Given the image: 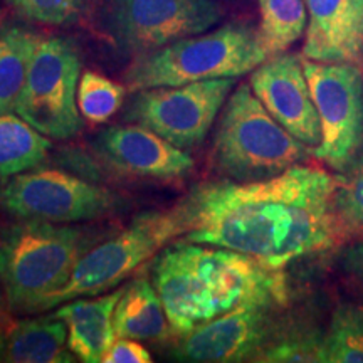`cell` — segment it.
<instances>
[{
	"label": "cell",
	"mask_w": 363,
	"mask_h": 363,
	"mask_svg": "<svg viewBox=\"0 0 363 363\" xmlns=\"http://www.w3.org/2000/svg\"><path fill=\"white\" fill-rule=\"evenodd\" d=\"M335 190L337 177L301 163L264 180L199 185L179 203L184 238L283 269L347 240Z\"/></svg>",
	"instance_id": "cell-1"
},
{
	"label": "cell",
	"mask_w": 363,
	"mask_h": 363,
	"mask_svg": "<svg viewBox=\"0 0 363 363\" xmlns=\"http://www.w3.org/2000/svg\"><path fill=\"white\" fill-rule=\"evenodd\" d=\"M153 286L179 337L235 308L288 303L283 269H271L242 252L189 240L163 247L153 267Z\"/></svg>",
	"instance_id": "cell-2"
},
{
	"label": "cell",
	"mask_w": 363,
	"mask_h": 363,
	"mask_svg": "<svg viewBox=\"0 0 363 363\" xmlns=\"http://www.w3.org/2000/svg\"><path fill=\"white\" fill-rule=\"evenodd\" d=\"M266 59L269 56L261 43L259 30L244 22H230L135 56L125 71V86L130 91H140L239 78L252 72Z\"/></svg>",
	"instance_id": "cell-3"
},
{
	"label": "cell",
	"mask_w": 363,
	"mask_h": 363,
	"mask_svg": "<svg viewBox=\"0 0 363 363\" xmlns=\"http://www.w3.org/2000/svg\"><path fill=\"white\" fill-rule=\"evenodd\" d=\"M88 249V233L78 227L26 220L0 229V283L9 305L39 311L69 281Z\"/></svg>",
	"instance_id": "cell-4"
},
{
	"label": "cell",
	"mask_w": 363,
	"mask_h": 363,
	"mask_svg": "<svg viewBox=\"0 0 363 363\" xmlns=\"http://www.w3.org/2000/svg\"><path fill=\"white\" fill-rule=\"evenodd\" d=\"M308 158L305 143L272 118L251 84L227 98L212 142L217 172L235 182L264 180Z\"/></svg>",
	"instance_id": "cell-5"
},
{
	"label": "cell",
	"mask_w": 363,
	"mask_h": 363,
	"mask_svg": "<svg viewBox=\"0 0 363 363\" xmlns=\"http://www.w3.org/2000/svg\"><path fill=\"white\" fill-rule=\"evenodd\" d=\"M187 225L179 206L170 211H148L136 216L126 229L88 249L67 283L40 303V310L71 299L115 289L121 281L162 251L172 239L184 238Z\"/></svg>",
	"instance_id": "cell-6"
},
{
	"label": "cell",
	"mask_w": 363,
	"mask_h": 363,
	"mask_svg": "<svg viewBox=\"0 0 363 363\" xmlns=\"http://www.w3.org/2000/svg\"><path fill=\"white\" fill-rule=\"evenodd\" d=\"M81 54L74 40L40 38L33 54L16 113L52 140H67L83 128L78 108Z\"/></svg>",
	"instance_id": "cell-7"
},
{
	"label": "cell",
	"mask_w": 363,
	"mask_h": 363,
	"mask_svg": "<svg viewBox=\"0 0 363 363\" xmlns=\"http://www.w3.org/2000/svg\"><path fill=\"white\" fill-rule=\"evenodd\" d=\"M222 17L219 0H101L99 6L104 34L135 56L206 33Z\"/></svg>",
	"instance_id": "cell-8"
},
{
	"label": "cell",
	"mask_w": 363,
	"mask_h": 363,
	"mask_svg": "<svg viewBox=\"0 0 363 363\" xmlns=\"http://www.w3.org/2000/svg\"><path fill=\"white\" fill-rule=\"evenodd\" d=\"M308 84L321 125L315 155L343 172L363 148V71L348 62H318L303 57Z\"/></svg>",
	"instance_id": "cell-9"
},
{
	"label": "cell",
	"mask_w": 363,
	"mask_h": 363,
	"mask_svg": "<svg viewBox=\"0 0 363 363\" xmlns=\"http://www.w3.org/2000/svg\"><path fill=\"white\" fill-rule=\"evenodd\" d=\"M120 197L65 170L33 169L0 189V207L24 220L54 224L94 220L120 208Z\"/></svg>",
	"instance_id": "cell-10"
},
{
	"label": "cell",
	"mask_w": 363,
	"mask_h": 363,
	"mask_svg": "<svg viewBox=\"0 0 363 363\" xmlns=\"http://www.w3.org/2000/svg\"><path fill=\"white\" fill-rule=\"evenodd\" d=\"M235 86V78L136 91L125 120L155 131L182 150L201 145Z\"/></svg>",
	"instance_id": "cell-11"
},
{
	"label": "cell",
	"mask_w": 363,
	"mask_h": 363,
	"mask_svg": "<svg viewBox=\"0 0 363 363\" xmlns=\"http://www.w3.org/2000/svg\"><path fill=\"white\" fill-rule=\"evenodd\" d=\"M274 306H240L182 335L174 355L197 363L256 362L276 335Z\"/></svg>",
	"instance_id": "cell-12"
},
{
	"label": "cell",
	"mask_w": 363,
	"mask_h": 363,
	"mask_svg": "<svg viewBox=\"0 0 363 363\" xmlns=\"http://www.w3.org/2000/svg\"><path fill=\"white\" fill-rule=\"evenodd\" d=\"M251 88L281 126L306 147L321 143V125L303 59L296 54H278L252 71Z\"/></svg>",
	"instance_id": "cell-13"
},
{
	"label": "cell",
	"mask_w": 363,
	"mask_h": 363,
	"mask_svg": "<svg viewBox=\"0 0 363 363\" xmlns=\"http://www.w3.org/2000/svg\"><path fill=\"white\" fill-rule=\"evenodd\" d=\"M93 145L99 158L118 174L174 180L194 170L192 157L185 150L138 123L108 126Z\"/></svg>",
	"instance_id": "cell-14"
},
{
	"label": "cell",
	"mask_w": 363,
	"mask_h": 363,
	"mask_svg": "<svg viewBox=\"0 0 363 363\" xmlns=\"http://www.w3.org/2000/svg\"><path fill=\"white\" fill-rule=\"evenodd\" d=\"M303 57L363 66V0H306Z\"/></svg>",
	"instance_id": "cell-15"
},
{
	"label": "cell",
	"mask_w": 363,
	"mask_h": 363,
	"mask_svg": "<svg viewBox=\"0 0 363 363\" xmlns=\"http://www.w3.org/2000/svg\"><path fill=\"white\" fill-rule=\"evenodd\" d=\"M123 288L96 298H76L59 305L54 316L67 326V347L84 363H101L115 343V308Z\"/></svg>",
	"instance_id": "cell-16"
},
{
	"label": "cell",
	"mask_w": 363,
	"mask_h": 363,
	"mask_svg": "<svg viewBox=\"0 0 363 363\" xmlns=\"http://www.w3.org/2000/svg\"><path fill=\"white\" fill-rule=\"evenodd\" d=\"M2 357L12 363L74 362L67 347V326L54 315L13 323L4 338Z\"/></svg>",
	"instance_id": "cell-17"
},
{
	"label": "cell",
	"mask_w": 363,
	"mask_h": 363,
	"mask_svg": "<svg viewBox=\"0 0 363 363\" xmlns=\"http://www.w3.org/2000/svg\"><path fill=\"white\" fill-rule=\"evenodd\" d=\"M113 323L116 338L162 342L174 333L157 288L147 278H136L125 286Z\"/></svg>",
	"instance_id": "cell-18"
},
{
	"label": "cell",
	"mask_w": 363,
	"mask_h": 363,
	"mask_svg": "<svg viewBox=\"0 0 363 363\" xmlns=\"http://www.w3.org/2000/svg\"><path fill=\"white\" fill-rule=\"evenodd\" d=\"M39 39L26 27H0V115L16 113Z\"/></svg>",
	"instance_id": "cell-19"
},
{
	"label": "cell",
	"mask_w": 363,
	"mask_h": 363,
	"mask_svg": "<svg viewBox=\"0 0 363 363\" xmlns=\"http://www.w3.org/2000/svg\"><path fill=\"white\" fill-rule=\"evenodd\" d=\"M51 150V138L17 113L0 115V179L38 169Z\"/></svg>",
	"instance_id": "cell-20"
},
{
	"label": "cell",
	"mask_w": 363,
	"mask_h": 363,
	"mask_svg": "<svg viewBox=\"0 0 363 363\" xmlns=\"http://www.w3.org/2000/svg\"><path fill=\"white\" fill-rule=\"evenodd\" d=\"M259 6V38L267 56L288 51L301 39L308 26L305 0H257Z\"/></svg>",
	"instance_id": "cell-21"
},
{
	"label": "cell",
	"mask_w": 363,
	"mask_h": 363,
	"mask_svg": "<svg viewBox=\"0 0 363 363\" xmlns=\"http://www.w3.org/2000/svg\"><path fill=\"white\" fill-rule=\"evenodd\" d=\"M326 363H363V305L338 306L325 331Z\"/></svg>",
	"instance_id": "cell-22"
},
{
	"label": "cell",
	"mask_w": 363,
	"mask_h": 363,
	"mask_svg": "<svg viewBox=\"0 0 363 363\" xmlns=\"http://www.w3.org/2000/svg\"><path fill=\"white\" fill-rule=\"evenodd\" d=\"M126 86L108 76L86 69L78 84V108L81 116L91 125H103L120 111L126 98Z\"/></svg>",
	"instance_id": "cell-23"
},
{
	"label": "cell",
	"mask_w": 363,
	"mask_h": 363,
	"mask_svg": "<svg viewBox=\"0 0 363 363\" xmlns=\"http://www.w3.org/2000/svg\"><path fill=\"white\" fill-rule=\"evenodd\" d=\"M256 362L326 363L325 331L316 328L288 330L276 335Z\"/></svg>",
	"instance_id": "cell-24"
},
{
	"label": "cell",
	"mask_w": 363,
	"mask_h": 363,
	"mask_svg": "<svg viewBox=\"0 0 363 363\" xmlns=\"http://www.w3.org/2000/svg\"><path fill=\"white\" fill-rule=\"evenodd\" d=\"M335 207L347 239L363 235V150L337 177Z\"/></svg>",
	"instance_id": "cell-25"
},
{
	"label": "cell",
	"mask_w": 363,
	"mask_h": 363,
	"mask_svg": "<svg viewBox=\"0 0 363 363\" xmlns=\"http://www.w3.org/2000/svg\"><path fill=\"white\" fill-rule=\"evenodd\" d=\"M22 19L43 26H67L79 19L88 0H7Z\"/></svg>",
	"instance_id": "cell-26"
},
{
	"label": "cell",
	"mask_w": 363,
	"mask_h": 363,
	"mask_svg": "<svg viewBox=\"0 0 363 363\" xmlns=\"http://www.w3.org/2000/svg\"><path fill=\"white\" fill-rule=\"evenodd\" d=\"M152 353L140 340L116 338L101 363H152Z\"/></svg>",
	"instance_id": "cell-27"
},
{
	"label": "cell",
	"mask_w": 363,
	"mask_h": 363,
	"mask_svg": "<svg viewBox=\"0 0 363 363\" xmlns=\"http://www.w3.org/2000/svg\"><path fill=\"white\" fill-rule=\"evenodd\" d=\"M342 262L345 269L350 272V274L363 281V240L345 251Z\"/></svg>",
	"instance_id": "cell-28"
},
{
	"label": "cell",
	"mask_w": 363,
	"mask_h": 363,
	"mask_svg": "<svg viewBox=\"0 0 363 363\" xmlns=\"http://www.w3.org/2000/svg\"><path fill=\"white\" fill-rule=\"evenodd\" d=\"M2 348H4V335L2 331H0V353H2Z\"/></svg>",
	"instance_id": "cell-29"
},
{
	"label": "cell",
	"mask_w": 363,
	"mask_h": 363,
	"mask_svg": "<svg viewBox=\"0 0 363 363\" xmlns=\"http://www.w3.org/2000/svg\"><path fill=\"white\" fill-rule=\"evenodd\" d=\"M0 318H2V299H0Z\"/></svg>",
	"instance_id": "cell-30"
}]
</instances>
